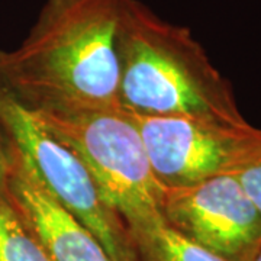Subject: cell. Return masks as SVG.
<instances>
[{
  "label": "cell",
  "instance_id": "obj_1",
  "mask_svg": "<svg viewBox=\"0 0 261 261\" xmlns=\"http://www.w3.org/2000/svg\"><path fill=\"white\" fill-rule=\"evenodd\" d=\"M123 0H47L15 51L0 49V80L35 111L119 106Z\"/></svg>",
  "mask_w": 261,
  "mask_h": 261
},
{
  "label": "cell",
  "instance_id": "obj_2",
  "mask_svg": "<svg viewBox=\"0 0 261 261\" xmlns=\"http://www.w3.org/2000/svg\"><path fill=\"white\" fill-rule=\"evenodd\" d=\"M119 63V106L128 115L255 128L192 31L160 18L140 0L122 3Z\"/></svg>",
  "mask_w": 261,
  "mask_h": 261
},
{
  "label": "cell",
  "instance_id": "obj_3",
  "mask_svg": "<svg viewBox=\"0 0 261 261\" xmlns=\"http://www.w3.org/2000/svg\"><path fill=\"white\" fill-rule=\"evenodd\" d=\"M35 112L82 160L103 200L126 226L161 214L164 189L152 173L140 132L123 111Z\"/></svg>",
  "mask_w": 261,
  "mask_h": 261
},
{
  "label": "cell",
  "instance_id": "obj_4",
  "mask_svg": "<svg viewBox=\"0 0 261 261\" xmlns=\"http://www.w3.org/2000/svg\"><path fill=\"white\" fill-rule=\"evenodd\" d=\"M0 129L10 149L28 164L48 192L90 229L112 261H134L126 225L103 200L82 160L2 80Z\"/></svg>",
  "mask_w": 261,
  "mask_h": 261
},
{
  "label": "cell",
  "instance_id": "obj_5",
  "mask_svg": "<svg viewBox=\"0 0 261 261\" xmlns=\"http://www.w3.org/2000/svg\"><path fill=\"white\" fill-rule=\"evenodd\" d=\"M128 116L140 132L152 173L163 189L237 176L261 141L258 128L237 130L189 118Z\"/></svg>",
  "mask_w": 261,
  "mask_h": 261
},
{
  "label": "cell",
  "instance_id": "obj_6",
  "mask_svg": "<svg viewBox=\"0 0 261 261\" xmlns=\"http://www.w3.org/2000/svg\"><path fill=\"white\" fill-rule=\"evenodd\" d=\"M161 215L178 233L228 261H251L261 245V212L235 176L164 187Z\"/></svg>",
  "mask_w": 261,
  "mask_h": 261
},
{
  "label": "cell",
  "instance_id": "obj_7",
  "mask_svg": "<svg viewBox=\"0 0 261 261\" xmlns=\"http://www.w3.org/2000/svg\"><path fill=\"white\" fill-rule=\"evenodd\" d=\"M6 199L53 261H112L102 244L12 151Z\"/></svg>",
  "mask_w": 261,
  "mask_h": 261
},
{
  "label": "cell",
  "instance_id": "obj_8",
  "mask_svg": "<svg viewBox=\"0 0 261 261\" xmlns=\"http://www.w3.org/2000/svg\"><path fill=\"white\" fill-rule=\"evenodd\" d=\"M134 261H228L178 233L163 215L126 226Z\"/></svg>",
  "mask_w": 261,
  "mask_h": 261
},
{
  "label": "cell",
  "instance_id": "obj_9",
  "mask_svg": "<svg viewBox=\"0 0 261 261\" xmlns=\"http://www.w3.org/2000/svg\"><path fill=\"white\" fill-rule=\"evenodd\" d=\"M0 261H53L22 218L0 195Z\"/></svg>",
  "mask_w": 261,
  "mask_h": 261
},
{
  "label": "cell",
  "instance_id": "obj_10",
  "mask_svg": "<svg viewBox=\"0 0 261 261\" xmlns=\"http://www.w3.org/2000/svg\"><path fill=\"white\" fill-rule=\"evenodd\" d=\"M235 177L240 180L245 193L261 212V141L252 159Z\"/></svg>",
  "mask_w": 261,
  "mask_h": 261
},
{
  "label": "cell",
  "instance_id": "obj_11",
  "mask_svg": "<svg viewBox=\"0 0 261 261\" xmlns=\"http://www.w3.org/2000/svg\"><path fill=\"white\" fill-rule=\"evenodd\" d=\"M12 170V149L0 129V195L6 197L8 181Z\"/></svg>",
  "mask_w": 261,
  "mask_h": 261
},
{
  "label": "cell",
  "instance_id": "obj_12",
  "mask_svg": "<svg viewBox=\"0 0 261 261\" xmlns=\"http://www.w3.org/2000/svg\"><path fill=\"white\" fill-rule=\"evenodd\" d=\"M251 261H261V245L260 248L257 250V252L254 254V257L251 258Z\"/></svg>",
  "mask_w": 261,
  "mask_h": 261
}]
</instances>
